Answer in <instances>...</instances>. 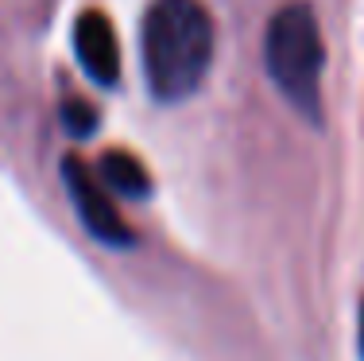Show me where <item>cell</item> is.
Here are the masks:
<instances>
[{"label":"cell","instance_id":"cell-2","mask_svg":"<svg viewBox=\"0 0 364 361\" xmlns=\"http://www.w3.org/2000/svg\"><path fill=\"white\" fill-rule=\"evenodd\" d=\"M267 74L283 90L299 113L310 120H322V66H326V47L318 31V16L310 4L291 0L267 23V43H264Z\"/></svg>","mask_w":364,"mask_h":361},{"label":"cell","instance_id":"cell-4","mask_svg":"<svg viewBox=\"0 0 364 361\" xmlns=\"http://www.w3.org/2000/svg\"><path fill=\"white\" fill-rule=\"evenodd\" d=\"M74 51H77L82 70L97 85H117V78H120V47H117V31H112L105 12L90 8V12L77 16Z\"/></svg>","mask_w":364,"mask_h":361},{"label":"cell","instance_id":"cell-5","mask_svg":"<svg viewBox=\"0 0 364 361\" xmlns=\"http://www.w3.org/2000/svg\"><path fill=\"white\" fill-rule=\"evenodd\" d=\"M97 175L112 194H120V199H147V191H151V179H147L144 163L136 159L132 152H117V148L105 152Z\"/></svg>","mask_w":364,"mask_h":361},{"label":"cell","instance_id":"cell-7","mask_svg":"<svg viewBox=\"0 0 364 361\" xmlns=\"http://www.w3.org/2000/svg\"><path fill=\"white\" fill-rule=\"evenodd\" d=\"M360 350H364V311H360Z\"/></svg>","mask_w":364,"mask_h":361},{"label":"cell","instance_id":"cell-6","mask_svg":"<svg viewBox=\"0 0 364 361\" xmlns=\"http://www.w3.org/2000/svg\"><path fill=\"white\" fill-rule=\"evenodd\" d=\"M66 125H70V132L77 136H85V132H93V120H97V113H93L90 105H82V101H66Z\"/></svg>","mask_w":364,"mask_h":361},{"label":"cell","instance_id":"cell-1","mask_svg":"<svg viewBox=\"0 0 364 361\" xmlns=\"http://www.w3.org/2000/svg\"><path fill=\"white\" fill-rule=\"evenodd\" d=\"M213 58V20L202 0H151L144 16V74L159 101L202 85Z\"/></svg>","mask_w":364,"mask_h":361},{"label":"cell","instance_id":"cell-3","mask_svg":"<svg viewBox=\"0 0 364 361\" xmlns=\"http://www.w3.org/2000/svg\"><path fill=\"white\" fill-rule=\"evenodd\" d=\"M63 179H66V191H70L77 218H82V226L90 229L93 237L105 241V245H128V241H132V229L120 218L117 202H112V191L101 183V175L90 163H82L77 156H66L63 159Z\"/></svg>","mask_w":364,"mask_h":361}]
</instances>
